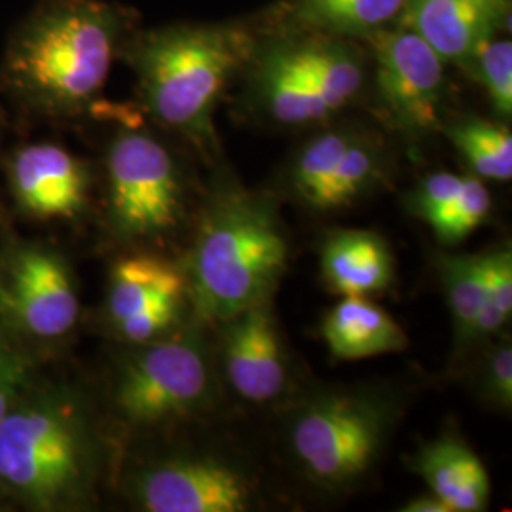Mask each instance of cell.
I'll return each instance as SVG.
<instances>
[{
    "mask_svg": "<svg viewBox=\"0 0 512 512\" xmlns=\"http://www.w3.org/2000/svg\"><path fill=\"white\" fill-rule=\"evenodd\" d=\"M465 65L484 86L495 110L505 118L512 112V44L505 38H488L467 55Z\"/></svg>",
    "mask_w": 512,
    "mask_h": 512,
    "instance_id": "d4e9b609",
    "label": "cell"
},
{
    "mask_svg": "<svg viewBox=\"0 0 512 512\" xmlns=\"http://www.w3.org/2000/svg\"><path fill=\"white\" fill-rule=\"evenodd\" d=\"M490 397L499 406L511 408L512 403V349L511 344L503 342L492 351L486 366V380Z\"/></svg>",
    "mask_w": 512,
    "mask_h": 512,
    "instance_id": "f546056e",
    "label": "cell"
},
{
    "mask_svg": "<svg viewBox=\"0 0 512 512\" xmlns=\"http://www.w3.org/2000/svg\"><path fill=\"white\" fill-rule=\"evenodd\" d=\"M355 133L336 129L319 135L300 152L293 169L294 190L300 198L313 205L323 186L329 183L332 173L342 162L349 145L355 141Z\"/></svg>",
    "mask_w": 512,
    "mask_h": 512,
    "instance_id": "603a6c76",
    "label": "cell"
},
{
    "mask_svg": "<svg viewBox=\"0 0 512 512\" xmlns=\"http://www.w3.org/2000/svg\"><path fill=\"white\" fill-rule=\"evenodd\" d=\"M258 92L270 116L281 124H310L336 112L329 99L308 84L285 48H274L264 55L258 71Z\"/></svg>",
    "mask_w": 512,
    "mask_h": 512,
    "instance_id": "ac0fdd59",
    "label": "cell"
},
{
    "mask_svg": "<svg viewBox=\"0 0 512 512\" xmlns=\"http://www.w3.org/2000/svg\"><path fill=\"white\" fill-rule=\"evenodd\" d=\"M209 366L192 340L152 344L129 359L118 385L116 406L124 420L152 425L179 418L202 404Z\"/></svg>",
    "mask_w": 512,
    "mask_h": 512,
    "instance_id": "52a82bcc",
    "label": "cell"
},
{
    "mask_svg": "<svg viewBox=\"0 0 512 512\" xmlns=\"http://www.w3.org/2000/svg\"><path fill=\"white\" fill-rule=\"evenodd\" d=\"M512 313V253L511 249H499L488 253L486 296L478 311L475 323L476 338L492 336L503 329Z\"/></svg>",
    "mask_w": 512,
    "mask_h": 512,
    "instance_id": "4316f807",
    "label": "cell"
},
{
    "mask_svg": "<svg viewBox=\"0 0 512 512\" xmlns=\"http://www.w3.org/2000/svg\"><path fill=\"white\" fill-rule=\"evenodd\" d=\"M440 270L454 319L456 342L463 346L473 340L476 317L484 304L488 255L442 256Z\"/></svg>",
    "mask_w": 512,
    "mask_h": 512,
    "instance_id": "44dd1931",
    "label": "cell"
},
{
    "mask_svg": "<svg viewBox=\"0 0 512 512\" xmlns=\"http://www.w3.org/2000/svg\"><path fill=\"white\" fill-rule=\"evenodd\" d=\"M245 38L232 29L183 25L152 31L133 48V65L147 109L194 139L211 135V116Z\"/></svg>",
    "mask_w": 512,
    "mask_h": 512,
    "instance_id": "3957f363",
    "label": "cell"
},
{
    "mask_svg": "<svg viewBox=\"0 0 512 512\" xmlns=\"http://www.w3.org/2000/svg\"><path fill=\"white\" fill-rule=\"evenodd\" d=\"M414 471L452 512L484 511L490 499V475L475 452L459 439L442 437L423 446Z\"/></svg>",
    "mask_w": 512,
    "mask_h": 512,
    "instance_id": "5bb4252c",
    "label": "cell"
},
{
    "mask_svg": "<svg viewBox=\"0 0 512 512\" xmlns=\"http://www.w3.org/2000/svg\"><path fill=\"white\" fill-rule=\"evenodd\" d=\"M120 35L118 12L101 0H48L14 33L2 76L33 109L71 114L103 90Z\"/></svg>",
    "mask_w": 512,
    "mask_h": 512,
    "instance_id": "6da1fadb",
    "label": "cell"
},
{
    "mask_svg": "<svg viewBox=\"0 0 512 512\" xmlns=\"http://www.w3.org/2000/svg\"><path fill=\"white\" fill-rule=\"evenodd\" d=\"M285 50L308 84L323 93L334 109H342L361 90V61L346 46L338 42H308Z\"/></svg>",
    "mask_w": 512,
    "mask_h": 512,
    "instance_id": "d6986e66",
    "label": "cell"
},
{
    "mask_svg": "<svg viewBox=\"0 0 512 512\" xmlns=\"http://www.w3.org/2000/svg\"><path fill=\"white\" fill-rule=\"evenodd\" d=\"M463 177L452 173H435L421 183L418 194L414 196V207L418 215L425 220L435 217L448 203L458 196Z\"/></svg>",
    "mask_w": 512,
    "mask_h": 512,
    "instance_id": "f1b7e54d",
    "label": "cell"
},
{
    "mask_svg": "<svg viewBox=\"0 0 512 512\" xmlns=\"http://www.w3.org/2000/svg\"><path fill=\"white\" fill-rule=\"evenodd\" d=\"M8 175L19 207L38 219H71L88 200L86 165L54 143L18 148L8 165Z\"/></svg>",
    "mask_w": 512,
    "mask_h": 512,
    "instance_id": "8fae6325",
    "label": "cell"
},
{
    "mask_svg": "<svg viewBox=\"0 0 512 512\" xmlns=\"http://www.w3.org/2000/svg\"><path fill=\"white\" fill-rule=\"evenodd\" d=\"M403 512H452V509L440 499L439 495L427 494L414 497L403 507Z\"/></svg>",
    "mask_w": 512,
    "mask_h": 512,
    "instance_id": "1f68e13d",
    "label": "cell"
},
{
    "mask_svg": "<svg viewBox=\"0 0 512 512\" xmlns=\"http://www.w3.org/2000/svg\"><path fill=\"white\" fill-rule=\"evenodd\" d=\"M385 412L353 395H325L306 404L291 425V446L304 471L325 486L365 475L384 444Z\"/></svg>",
    "mask_w": 512,
    "mask_h": 512,
    "instance_id": "5b68a950",
    "label": "cell"
},
{
    "mask_svg": "<svg viewBox=\"0 0 512 512\" xmlns=\"http://www.w3.org/2000/svg\"><path fill=\"white\" fill-rule=\"evenodd\" d=\"M404 0H298L294 19L342 35H374L397 18Z\"/></svg>",
    "mask_w": 512,
    "mask_h": 512,
    "instance_id": "ffe728a7",
    "label": "cell"
},
{
    "mask_svg": "<svg viewBox=\"0 0 512 512\" xmlns=\"http://www.w3.org/2000/svg\"><path fill=\"white\" fill-rule=\"evenodd\" d=\"M226 323L224 370L228 382L245 401H272L285 387L287 366L268 304L258 302Z\"/></svg>",
    "mask_w": 512,
    "mask_h": 512,
    "instance_id": "7c38bea8",
    "label": "cell"
},
{
    "mask_svg": "<svg viewBox=\"0 0 512 512\" xmlns=\"http://www.w3.org/2000/svg\"><path fill=\"white\" fill-rule=\"evenodd\" d=\"M380 171V162L376 150L366 141L355 137L344 154L342 162L332 173L329 183L323 186L315 198L313 207L317 209H336L357 200L366 188L372 184Z\"/></svg>",
    "mask_w": 512,
    "mask_h": 512,
    "instance_id": "cb8c5ba5",
    "label": "cell"
},
{
    "mask_svg": "<svg viewBox=\"0 0 512 512\" xmlns=\"http://www.w3.org/2000/svg\"><path fill=\"white\" fill-rule=\"evenodd\" d=\"M92 446L73 399L46 393L0 420V484L29 507L74 503L90 480Z\"/></svg>",
    "mask_w": 512,
    "mask_h": 512,
    "instance_id": "277c9868",
    "label": "cell"
},
{
    "mask_svg": "<svg viewBox=\"0 0 512 512\" xmlns=\"http://www.w3.org/2000/svg\"><path fill=\"white\" fill-rule=\"evenodd\" d=\"M25 368L18 353L0 342V420L16 404L25 387Z\"/></svg>",
    "mask_w": 512,
    "mask_h": 512,
    "instance_id": "4dcf8cb0",
    "label": "cell"
},
{
    "mask_svg": "<svg viewBox=\"0 0 512 512\" xmlns=\"http://www.w3.org/2000/svg\"><path fill=\"white\" fill-rule=\"evenodd\" d=\"M378 95L389 120L406 133H425L439 124L444 61L406 27L376 31Z\"/></svg>",
    "mask_w": 512,
    "mask_h": 512,
    "instance_id": "ba28073f",
    "label": "cell"
},
{
    "mask_svg": "<svg viewBox=\"0 0 512 512\" xmlns=\"http://www.w3.org/2000/svg\"><path fill=\"white\" fill-rule=\"evenodd\" d=\"M287 260L274 207L249 194L222 198L207 215L190 262V291L205 321H230L266 300Z\"/></svg>",
    "mask_w": 512,
    "mask_h": 512,
    "instance_id": "7a4b0ae2",
    "label": "cell"
},
{
    "mask_svg": "<svg viewBox=\"0 0 512 512\" xmlns=\"http://www.w3.org/2000/svg\"><path fill=\"white\" fill-rule=\"evenodd\" d=\"M323 338L336 359L357 361L408 346L403 327L365 296H344L323 321Z\"/></svg>",
    "mask_w": 512,
    "mask_h": 512,
    "instance_id": "9a60e30c",
    "label": "cell"
},
{
    "mask_svg": "<svg viewBox=\"0 0 512 512\" xmlns=\"http://www.w3.org/2000/svg\"><path fill=\"white\" fill-rule=\"evenodd\" d=\"M492 196L476 177H463L458 196L427 220L442 243H458L488 219Z\"/></svg>",
    "mask_w": 512,
    "mask_h": 512,
    "instance_id": "484cf974",
    "label": "cell"
},
{
    "mask_svg": "<svg viewBox=\"0 0 512 512\" xmlns=\"http://www.w3.org/2000/svg\"><path fill=\"white\" fill-rule=\"evenodd\" d=\"M148 512H243L253 488L238 469L215 459H173L150 467L137 482Z\"/></svg>",
    "mask_w": 512,
    "mask_h": 512,
    "instance_id": "30bf717a",
    "label": "cell"
},
{
    "mask_svg": "<svg viewBox=\"0 0 512 512\" xmlns=\"http://www.w3.org/2000/svg\"><path fill=\"white\" fill-rule=\"evenodd\" d=\"M179 306H181V298L162 300L147 310L129 317L124 323H120L116 330L129 342L147 344L175 323Z\"/></svg>",
    "mask_w": 512,
    "mask_h": 512,
    "instance_id": "83f0119b",
    "label": "cell"
},
{
    "mask_svg": "<svg viewBox=\"0 0 512 512\" xmlns=\"http://www.w3.org/2000/svg\"><path fill=\"white\" fill-rule=\"evenodd\" d=\"M110 219L126 238H154L181 215V183L171 154L143 131H122L109 152Z\"/></svg>",
    "mask_w": 512,
    "mask_h": 512,
    "instance_id": "8992f818",
    "label": "cell"
},
{
    "mask_svg": "<svg viewBox=\"0 0 512 512\" xmlns=\"http://www.w3.org/2000/svg\"><path fill=\"white\" fill-rule=\"evenodd\" d=\"M448 137L478 177L511 181L512 135L509 128L488 120L469 118L448 129Z\"/></svg>",
    "mask_w": 512,
    "mask_h": 512,
    "instance_id": "7402d4cb",
    "label": "cell"
},
{
    "mask_svg": "<svg viewBox=\"0 0 512 512\" xmlns=\"http://www.w3.org/2000/svg\"><path fill=\"white\" fill-rule=\"evenodd\" d=\"M511 0H404L401 27L423 38L442 61L461 63L509 18Z\"/></svg>",
    "mask_w": 512,
    "mask_h": 512,
    "instance_id": "4fadbf2b",
    "label": "cell"
},
{
    "mask_svg": "<svg viewBox=\"0 0 512 512\" xmlns=\"http://www.w3.org/2000/svg\"><path fill=\"white\" fill-rule=\"evenodd\" d=\"M186 281L173 262L154 255L126 256L110 274L109 317L114 327L150 306L183 298Z\"/></svg>",
    "mask_w": 512,
    "mask_h": 512,
    "instance_id": "e0dca14e",
    "label": "cell"
},
{
    "mask_svg": "<svg viewBox=\"0 0 512 512\" xmlns=\"http://www.w3.org/2000/svg\"><path fill=\"white\" fill-rule=\"evenodd\" d=\"M0 296L19 329L35 338H61L78 321L80 302L71 270L61 256L42 247L12 255Z\"/></svg>",
    "mask_w": 512,
    "mask_h": 512,
    "instance_id": "9c48e42d",
    "label": "cell"
},
{
    "mask_svg": "<svg viewBox=\"0 0 512 512\" xmlns=\"http://www.w3.org/2000/svg\"><path fill=\"white\" fill-rule=\"evenodd\" d=\"M321 268L332 291L366 296L384 291L393 279V256L384 239L365 230L340 232L325 243Z\"/></svg>",
    "mask_w": 512,
    "mask_h": 512,
    "instance_id": "2e32d148",
    "label": "cell"
}]
</instances>
